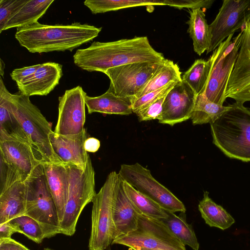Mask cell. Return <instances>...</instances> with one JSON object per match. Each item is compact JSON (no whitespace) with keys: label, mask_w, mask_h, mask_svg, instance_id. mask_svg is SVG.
Returning <instances> with one entry per match:
<instances>
[{"label":"cell","mask_w":250,"mask_h":250,"mask_svg":"<svg viewBox=\"0 0 250 250\" xmlns=\"http://www.w3.org/2000/svg\"><path fill=\"white\" fill-rule=\"evenodd\" d=\"M240 47L226 90V98L243 104L250 101V19L241 30Z\"/></svg>","instance_id":"cell-14"},{"label":"cell","mask_w":250,"mask_h":250,"mask_svg":"<svg viewBox=\"0 0 250 250\" xmlns=\"http://www.w3.org/2000/svg\"><path fill=\"white\" fill-rule=\"evenodd\" d=\"M86 92L77 86L59 97L58 116L54 132L62 135L82 132L85 128Z\"/></svg>","instance_id":"cell-13"},{"label":"cell","mask_w":250,"mask_h":250,"mask_svg":"<svg viewBox=\"0 0 250 250\" xmlns=\"http://www.w3.org/2000/svg\"><path fill=\"white\" fill-rule=\"evenodd\" d=\"M211 68V62L204 59L195 61L190 67L182 77L183 81L188 83L198 95L202 93L207 83Z\"/></svg>","instance_id":"cell-31"},{"label":"cell","mask_w":250,"mask_h":250,"mask_svg":"<svg viewBox=\"0 0 250 250\" xmlns=\"http://www.w3.org/2000/svg\"><path fill=\"white\" fill-rule=\"evenodd\" d=\"M167 95L158 99L146 107L138 111L135 114L139 121H147L157 119L163 109V104Z\"/></svg>","instance_id":"cell-37"},{"label":"cell","mask_w":250,"mask_h":250,"mask_svg":"<svg viewBox=\"0 0 250 250\" xmlns=\"http://www.w3.org/2000/svg\"><path fill=\"white\" fill-rule=\"evenodd\" d=\"M7 139H21L30 142L19 123L7 108L4 98L0 95V140Z\"/></svg>","instance_id":"cell-32"},{"label":"cell","mask_w":250,"mask_h":250,"mask_svg":"<svg viewBox=\"0 0 250 250\" xmlns=\"http://www.w3.org/2000/svg\"><path fill=\"white\" fill-rule=\"evenodd\" d=\"M0 75L1 76H3V74H4V63L2 61V60H1V59H0Z\"/></svg>","instance_id":"cell-42"},{"label":"cell","mask_w":250,"mask_h":250,"mask_svg":"<svg viewBox=\"0 0 250 250\" xmlns=\"http://www.w3.org/2000/svg\"><path fill=\"white\" fill-rule=\"evenodd\" d=\"M0 95L4 98L7 108L19 123L42 162L65 165L52 146L50 135L54 131L51 124L31 102L29 97L20 93H10L2 78H0Z\"/></svg>","instance_id":"cell-3"},{"label":"cell","mask_w":250,"mask_h":250,"mask_svg":"<svg viewBox=\"0 0 250 250\" xmlns=\"http://www.w3.org/2000/svg\"><path fill=\"white\" fill-rule=\"evenodd\" d=\"M166 59L156 51L147 37H135L109 42H94L73 55L77 66L88 72L104 73L109 68L140 62H162Z\"/></svg>","instance_id":"cell-1"},{"label":"cell","mask_w":250,"mask_h":250,"mask_svg":"<svg viewBox=\"0 0 250 250\" xmlns=\"http://www.w3.org/2000/svg\"><path fill=\"white\" fill-rule=\"evenodd\" d=\"M177 82H172L166 86L146 94L140 98L132 100V109L133 113L146 107L158 99L167 95Z\"/></svg>","instance_id":"cell-34"},{"label":"cell","mask_w":250,"mask_h":250,"mask_svg":"<svg viewBox=\"0 0 250 250\" xmlns=\"http://www.w3.org/2000/svg\"><path fill=\"white\" fill-rule=\"evenodd\" d=\"M0 250H30L20 242L12 239H0Z\"/></svg>","instance_id":"cell-39"},{"label":"cell","mask_w":250,"mask_h":250,"mask_svg":"<svg viewBox=\"0 0 250 250\" xmlns=\"http://www.w3.org/2000/svg\"><path fill=\"white\" fill-rule=\"evenodd\" d=\"M137 250H153V249H149L146 248H141Z\"/></svg>","instance_id":"cell-43"},{"label":"cell","mask_w":250,"mask_h":250,"mask_svg":"<svg viewBox=\"0 0 250 250\" xmlns=\"http://www.w3.org/2000/svg\"><path fill=\"white\" fill-rule=\"evenodd\" d=\"M132 250L141 248L159 250H187L184 245L162 220L140 215L137 229L114 240Z\"/></svg>","instance_id":"cell-9"},{"label":"cell","mask_w":250,"mask_h":250,"mask_svg":"<svg viewBox=\"0 0 250 250\" xmlns=\"http://www.w3.org/2000/svg\"><path fill=\"white\" fill-rule=\"evenodd\" d=\"M181 72L178 65L173 61L166 59L148 83L131 99H138L149 92L162 88L172 82L181 81Z\"/></svg>","instance_id":"cell-26"},{"label":"cell","mask_w":250,"mask_h":250,"mask_svg":"<svg viewBox=\"0 0 250 250\" xmlns=\"http://www.w3.org/2000/svg\"><path fill=\"white\" fill-rule=\"evenodd\" d=\"M121 179L126 196L140 215L159 220L168 217V211Z\"/></svg>","instance_id":"cell-27"},{"label":"cell","mask_w":250,"mask_h":250,"mask_svg":"<svg viewBox=\"0 0 250 250\" xmlns=\"http://www.w3.org/2000/svg\"><path fill=\"white\" fill-rule=\"evenodd\" d=\"M68 174V193L64 213L60 224L61 234L72 236L84 207L92 202L95 190V171L90 156L84 169L65 165Z\"/></svg>","instance_id":"cell-5"},{"label":"cell","mask_w":250,"mask_h":250,"mask_svg":"<svg viewBox=\"0 0 250 250\" xmlns=\"http://www.w3.org/2000/svg\"><path fill=\"white\" fill-rule=\"evenodd\" d=\"M140 215L126 196L119 175L115 187L112 205L114 240L135 231L138 227Z\"/></svg>","instance_id":"cell-18"},{"label":"cell","mask_w":250,"mask_h":250,"mask_svg":"<svg viewBox=\"0 0 250 250\" xmlns=\"http://www.w3.org/2000/svg\"><path fill=\"white\" fill-rule=\"evenodd\" d=\"M118 176L119 174L116 171L111 172L92 202L89 250H105L115 239L112 205Z\"/></svg>","instance_id":"cell-7"},{"label":"cell","mask_w":250,"mask_h":250,"mask_svg":"<svg viewBox=\"0 0 250 250\" xmlns=\"http://www.w3.org/2000/svg\"><path fill=\"white\" fill-rule=\"evenodd\" d=\"M189 13L190 17L187 22L188 25V32L192 40L194 52L201 56L209 46V25L201 8L189 10Z\"/></svg>","instance_id":"cell-23"},{"label":"cell","mask_w":250,"mask_h":250,"mask_svg":"<svg viewBox=\"0 0 250 250\" xmlns=\"http://www.w3.org/2000/svg\"><path fill=\"white\" fill-rule=\"evenodd\" d=\"M198 209L205 223L211 227L225 230L235 222L230 214L212 200L207 191L204 192L203 198L199 202Z\"/></svg>","instance_id":"cell-25"},{"label":"cell","mask_w":250,"mask_h":250,"mask_svg":"<svg viewBox=\"0 0 250 250\" xmlns=\"http://www.w3.org/2000/svg\"><path fill=\"white\" fill-rule=\"evenodd\" d=\"M24 182L26 188L24 215L40 224L45 238L61 233L56 207L46 184L42 163L36 167Z\"/></svg>","instance_id":"cell-6"},{"label":"cell","mask_w":250,"mask_h":250,"mask_svg":"<svg viewBox=\"0 0 250 250\" xmlns=\"http://www.w3.org/2000/svg\"><path fill=\"white\" fill-rule=\"evenodd\" d=\"M241 31L232 39L228 37L213 51L209 59L211 68L204 93L210 101L223 105L226 98V90L240 47Z\"/></svg>","instance_id":"cell-8"},{"label":"cell","mask_w":250,"mask_h":250,"mask_svg":"<svg viewBox=\"0 0 250 250\" xmlns=\"http://www.w3.org/2000/svg\"><path fill=\"white\" fill-rule=\"evenodd\" d=\"M100 141L95 138H87L84 143V148L87 152H95L100 147Z\"/></svg>","instance_id":"cell-41"},{"label":"cell","mask_w":250,"mask_h":250,"mask_svg":"<svg viewBox=\"0 0 250 250\" xmlns=\"http://www.w3.org/2000/svg\"><path fill=\"white\" fill-rule=\"evenodd\" d=\"M250 19V0H224L214 21L209 25L210 44L207 54L243 27Z\"/></svg>","instance_id":"cell-12"},{"label":"cell","mask_w":250,"mask_h":250,"mask_svg":"<svg viewBox=\"0 0 250 250\" xmlns=\"http://www.w3.org/2000/svg\"><path fill=\"white\" fill-rule=\"evenodd\" d=\"M85 105L89 114L98 112L104 114L128 115L133 113L130 99L118 96L108 90L99 96L87 95Z\"/></svg>","instance_id":"cell-22"},{"label":"cell","mask_w":250,"mask_h":250,"mask_svg":"<svg viewBox=\"0 0 250 250\" xmlns=\"http://www.w3.org/2000/svg\"><path fill=\"white\" fill-rule=\"evenodd\" d=\"M62 76V66L54 62L40 64L33 75L17 84L20 93L30 97L46 96L59 83Z\"/></svg>","instance_id":"cell-19"},{"label":"cell","mask_w":250,"mask_h":250,"mask_svg":"<svg viewBox=\"0 0 250 250\" xmlns=\"http://www.w3.org/2000/svg\"><path fill=\"white\" fill-rule=\"evenodd\" d=\"M40 65V64H38L15 69L11 73L10 76L17 84L21 83L33 75Z\"/></svg>","instance_id":"cell-38"},{"label":"cell","mask_w":250,"mask_h":250,"mask_svg":"<svg viewBox=\"0 0 250 250\" xmlns=\"http://www.w3.org/2000/svg\"><path fill=\"white\" fill-rule=\"evenodd\" d=\"M228 106L220 105L209 101L204 93L197 95L190 119L193 125L211 123L228 110Z\"/></svg>","instance_id":"cell-29"},{"label":"cell","mask_w":250,"mask_h":250,"mask_svg":"<svg viewBox=\"0 0 250 250\" xmlns=\"http://www.w3.org/2000/svg\"><path fill=\"white\" fill-rule=\"evenodd\" d=\"M44 250H54L53 249H50V248H45Z\"/></svg>","instance_id":"cell-44"},{"label":"cell","mask_w":250,"mask_h":250,"mask_svg":"<svg viewBox=\"0 0 250 250\" xmlns=\"http://www.w3.org/2000/svg\"><path fill=\"white\" fill-rule=\"evenodd\" d=\"M16 232L9 222L0 224V239L11 238L12 235Z\"/></svg>","instance_id":"cell-40"},{"label":"cell","mask_w":250,"mask_h":250,"mask_svg":"<svg viewBox=\"0 0 250 250\" xmlns=\"http://www.w3.org/2000/svg\"><path fill=\"white\" fill-rule=\"evenodd\" d=\"M102 30L88 24L49 25L37 22L17 28L15 35L20 44L32 53L72 51L96 38Z\"/></svg>","instance_id":"cell-2"},{"label":"cell","mask_w":250,"mask_h":250,"mask_svg":"<svg viewBox=\"0 0 250 250\" xmlns=\"http://www.w3.org/2000/svg\"><path fill=\"white\" fill-rule=\"evenodd\" d=\"M167 218L162 220L172 233L184 245L193 250H199V243L191 226L185 218L175 213L167 212Z\"/></svg>","instance_id":"cell-30"},{"label":"cell","mask_w":250,"mask_h":250,"mask_svg":"<svg viewBox=\"0 0 250 250\" xmlns=\"http://www.w3.org/2000/svg\"><path fill=\"white\" fill-rule=\"evenodd\" d=\"M26 202V188L24 181L16 182L0 194V224L24 215Z\"/></svg>","instance_id":"cell-21"},{"label":"cell","mask_w":250,"mask_h":250,"mask_svg":"<svg viewBox=\"0 0 250 250\" xmlns=\"http://www.w3.org/2000/svg\"><path fill=\"white\" fill-rule=\"evenodd\" d=\"M53 0H28L26 3L9 20L3 31L19 28L38 22L46 12Z\"/></svg>","instance_id":"cell-24"},{"label":"cell","mask_w":250,"mask_h":250,"mask_svg":"<svg viewBox=\"0 0 250 250\" xmlns=\"http://www.w3.org/2000/svg\"><path fill=\"white\" fill-rule=\"evenodd\" d=\"M171 0H86L84 5L93 14L140 6L168 5Z\"/></svg>","instance_id":"cell-28"},{"label":"cell","mask_w":250,"mask_h":250,"mask_svg":"<svg viewBox=\"0 0 250 250\" xmlns=\"http://www.w3.org/2000/svg\"><path fill=\"white\" fill-rule=\"evenodd\" d=\"M0 194L17 182L22 181L18 173L0 158Z\"/></svg>","instance_id":"cell-36"},{"label":"cell","mask_w":250,"mask_h":250,"mask_svg":"<svg viewBox=\"0 0 250 250\" xmlns=\"http://www.w3.org/2000/svg\"><path fill=\"white\" fill-rule=\"evenodd\" d=\"M110 250V249H108V248H107V249L106 250Z\"/></svg>","instance_id":"cell-45"},{"label":"cell","mask_w":250,"mask_h":250,"mask_svg":"<svg viewBox=\"0 0 250 250\" xmlns=\"http://www.w3.org/2000/svg\"><path fill=\"white\" fill-rule=\"evenodd\" d=\"M197 95L182 80L175 83L166 96L159 123L171 126L191 118Z\"/></svg>","instance_id":"cell-15"},{"label":"cell","mask_w":250,"mask_h":250,"mask_svg":"<svg viewBox=\"0 0 250 250\" xmlns=\"http://www.w3.org/2000/svg\"><path fill=\"white\" fill-rule=\"evenodd\" d=\"M165 60L162 62H133L108 69L104 73L110 80L108 90L131 101Z\"/></svg>","instance_id":"cell-11"},{"label":"cell","mask_w":250,"mask_h":250,"mask_svg":"<svg viewBox=\"0 0 250 250\" xmlns=\"http://www.w3.org/2000/svg\"><path fill=\"white\" fill-rule=\"evenodd\" d=\"M27 0H0V33H1L9 20L26 3Z\"/></svg>","instance_id":"cell-35"},{"label":"cell","mask_w":250,"mask_h":250,"mask_svg":"<svg viewBox=\"0 0 250 250\" xmlns=\"http://www.w3.org/2000/svg\"><path fill=\"white\" fill-rule=\"evenodd\" d=\"M8 222L16 232L23 234L36 243H41L45 238L44 231L40 224L27 215H21Z\"/></svg>","instance_id":"cell-33"},{"label":"cell","mask_w":250,"mask_h":250,"mask_svg":"<svg viewBox=\"0 0 250 250\" xmlns=\"http://www.w3.org/2000/svg\"><path fill=\"white\" fill-rule=\"evenodd\" d=\"M42 166L46 184L54 201L61 224L68 198L67 171L65 165L42 163Z\"/></svg>","instance_id":"cell-20"},{"label":"cell","mask_w":250,"mask_h":250,"mask_svg":"<svg viewBox=\"0 0 250 250\" xmlns=\"http://www.w3.org/2000/svg\"><path fill=\"white\" fill-rule=\"evenodd\" d=\"M213 143L229 158L250 162V108L235 103L210 124Z\"/></svg>","instance_id":"cell-4"},{"label":"cell","mask_w":250,"mask_h":250,"mask_svg":"<svg viewBox=\"0 0 250 250\" xmlns=\"http://www.w3.org/2000/svg\"><path fill=\"white\" fill-rule=\"evenodd\" d=\"M118 174L122 179L165 210L172 213L186 212L182 201L157 181L149 169L138 163L122 165Z\"/></svg>","instance_id":"cell-10"},{"label":"cell","mask_w":250,"mask_h":250,"mask_svg":"<svg viewBox=\"0 0 250 250\" xmlns=\"http://www.w3.org/2000/svg\"><path fill=\"white\" fill-rule=\"evenodd\" d=\"M0 158L25 181L42 161L30 142L21 139L0 140Z\"/></svg>","instance_id":"cell-16"},{"label":"cell","mask_w":250,"mask_h":250,"mask_svg":"<svg viewBox=\"0 0 250 250\" xmlns=\"http://www.w3.org/2000/svg\"><path fill=\"white\" fill-rule=\"evenodd\" d=\"M87 138L85 129L75 135H62L53 131L50 135L53 149L63 163L83 169L85 168L89 157L84 148Z\"/></svg>","instance_id":"cell-17"}]
</instances>
